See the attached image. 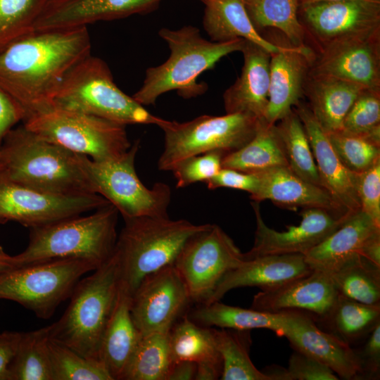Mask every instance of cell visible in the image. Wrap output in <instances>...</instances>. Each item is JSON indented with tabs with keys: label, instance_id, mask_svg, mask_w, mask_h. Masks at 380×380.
Returning <instances> with one entry per match:
<instances>
[{
	"label": "cell",
	"instance_id": "1",
	"mask_svg": "<svg viewBox=\"0 0 380 380\" xmlns=\"http://www.w3.org/2000/svg\"><path fill=\"white\" fill-rule=\"evenodd\" d=\"M90 50L87 27L34 30L0 51V89L23 109L25 120L50 108L65 75Z\"/></svg>",
	"mask_w": 380,
	"mask_h": 380
},
{
	"label": "cell",
	"instance_id": "2",
	"mask_svg": "<svg viewBox=\"0 0 380 380\" xmlns=\"http://www.w3.org/2000/svg\"><path fill=\"white\" fill-rule=\"evenodd\" d=\"M1 150L0 172L8 179L62 195L96 194L85 169L86 156L73 153L27 129H12Z\"/></svg>",
	"mask_w": 380,
	"mask_h": 380
},
{
	"label": "cell",
	"instance_id": "3",
	"mask_svg": "<svg viewBox=\"0 0 380 380\" xmlns=\"http://www.w3.org/2000/svg\"><path fill=\"white\" fill-rule=\"evenodd\" d=\"M158 34L167 44L170 55L161 65L146 70L141 87L132 96L144 106L154 105L160 95L172 90L186 99L204 94L208 85L198 83V76L214 68L224 56L241 51L245 42L243 39L208 41L192 25L178 30L162 28Z\"/></svg>",
	"mask_w": 380,
	"mask_h": 380
},
{
	"label": "cell",
	"instance_id": "4",
	"mask_svg": "<svg viewBox=\"0 0 380 380\" xmlns=\"http://www.w3.org/2000/svg\"><path fill=\"white\" fill-rule=\"evenodd\" d=\"M119 212L108 203L93 213L66 217L30 228L29 243L14 255L15 267L58 258H80L98 266L113 255Z\"/></svg>",
	"mask_w": 380,
	"mask_h": 380
},
{
	"label": "cell",
	"instance_id": "5",
	"mask_svg": "<svg viewBox=\"0 0 380 380\" xmlns=\"http://www.w3.org/2000/svg\"><path fill=\"white\" fill-rule=\"evenodd\" d=\"M120 281L119 262L113 253L77 282L65 311L50 325L51 338L87 357L99 360L101 341L115 307Z\"/></svg>",
	"mask_w": 380,
	"mask_h": 380
},
{
	"label": "cell",
	"instance_id": "6",
	"mask_svg": "<svg viewBox=\"0 0 380 380\" xmlns=\"http://www.w3.org/2000/svg\"><path fill=\"white\" fill-rule=\"evenodd\" d=\"M114 249L120 284L130 296L148 274L173 265L186 241L208 224H194L169 217L124 219Z\"/></svg>",
	"mask_w": 380,
	"mask_h": 380
},
{
	"label": "cell",
	"instance_id": "7",
	"mask_svg": "<svg viewBox=\"0 0 380 380\" xmlns=\"http://www.w3.org/2000/svg\"><path fill=\"white\" fill-rule=\"evenodd\" d=\"M50 108L90 114L124 125L160 127L166 122L120 89L106 62L91 54L68 72L51 99Z\"/></svg>",
	"mask_w": 380,
	"mask_h": 380
},
{
	"label": "cell",
	"instance_id": "8",
	"mask_svg": "<svg viewBox=\"0 0 380 380\" xmlns=\"http://www.w3.org/2000/svg\"><path fill=\"white\" fill-rule=\"evenodd\" d=\"M262 120L243 113L214 116L203 115L179 122L166 120L160 127L164 132V148L158 168L172 171L183 160L210 151L226 155L246 144L255 135Z\"/></svg>",
	"mask_w": 380,
	"mask_h": 380
},
{
	"label": "cell",
	"instance_id": "9",
	"mask_svg": "<svg viewBox=\"0 0 380 380\" xmlns=\"http://www.w3.org/2000/svg\"><path fill=\"white\" fill-rule=\"evenodd\" d=\"M80 258H58L15 267L0 274V299L15 301L49 319L70 298L81 277L98 268Z\"/></svg>",
	"mask_w": 380,
	"mask_h": 380
},
{
	"label": "cell",
	"instance_id": "10",
	"mask_svg": "<svg viewBox=\"0 0 380 380\" xmlns=\"http://www.w3.org/2000/svg\"><path fill=\"white\" fill-rule=\"evenodd\" d=\"M23 122L40 137L93 160L118 157L132 146L126 125L77 111L50 108Z\"/></svg>",
	"mask_w": 380,
	"mask_h": 380
},
{
	"label": "cell",
	"instance_id": "11",
	"mask_svg": "<svg viewBox=\"0 0 380 380\" xmlns=\"http://www.w3.org/2000/svg\"><path fill=\"white\" fill-rule=\"evenodd\" d=\"M139 146V140H136L125 153L106 160L85 156V169L94 191L115 206L123 219L169 217L170 186L157 182L148 188L137 176L135 158Z\"/></svg>",
	"mask_w": 380,
	"mask_h": 380
},
{
	"label": "cell",
	"instance_id": "12",
	"mask_svg": "<svg viewBox=\"0 0 380 380\" xmlns=\"http://www.w3.org/2000/svg\"><path fill=\"white\" fill-rule=\"evenodd\" d=\"M244 260L243 253L217 224H208L184 243L173 265L192 301L207 304L224 276Z\"/></svg>",
	"mask_w": 380,
	"mask_h": 380
},
{
	"label": "cell",
	"instance_id": "13",
	"mask_svg": "<svg viewBox=\"0 0 380 380\" xmlns=\"http://www.w3.org/2000/svg\"><path fill=\"white\" fill-rule=\"evenodd\" d=\"M108 203L99 194L71 196L43 191L13 182L0 172V224L12 220L30 229Z\"/></svg>",
	"mask_w": 380,
	"mask_h": 380
},
{
	"label": "cell",
	"instance_id": "14",
	"mask_svg": "<svg viewBox=\"0 0 380 380\" xmlns=\"http://www.w3.org/2000/svg\"><path fill=\"white\" fill-rule=\"evenodd\" d=\"M188 288L173 265L146 276L130 296V313L141 334L170 331L191 302Z\"/></svg>",
	"mask_w": 380,
	"mask_h": 380
},
{
	"label": "cell",
	"instance_id": "15",
	"mask_svg": "<svg viewBox=\"0 0 380 380\" xmlns=\"http://www.w3.org/2000/svg\"><path fill=\"white\" fill-rule=\"evenodd\" d=\"M256 219L253 247L243 253L244 259L268 255L305 254L338 229L352 214L338 215L317 208H305L298 226L288 225L286 230L276 231L263 221L259 203H251Z\"/></svg>",
	"mask_w": 380,
	"mask_h": 380
},
{
	"label": "cell",
	"instance_id": "16",
	"mask_svg": "<svg viewBox=\"0 0 380 380\" xmlns=\"http://www.w3.org/2000/svg\"><path fill=\"white\" fill-rule=\"evenodd\" d=\"M298 18L325 46L380 31V0H336L300 6Z\"/></svg>",
	"mask_w": 380,
	"mask_h": 380
},
{
	"label": "cell",
	"instance_id": "17",
	"mask_svg": "<svg viewBox=\"0 0 380 380\" xmlns=\"http://www.w3.org/2000/svg\"><path fill=\"white\" fill-rule=\"evenodd\" d=\"M379 33L341 39L324 46L310 74L334 77L380 91Z\"/></svg>",
	"mask_w": 380,
	"mask_h": 380
},
{
	"label": "cell",
	"instance_id": "18",
	"mask_svg": "<svg viewBox=\"0 0 380 380\" xmlns=\"http://www.w3.org/2000/svg\"><path fill=\"white\" fill-rule=\"evenodd\" d=\"M283 336L295 350L303 353L329 367L343 379H357L360 365L353 348L322 329L313 317L300 310H285Z\"/></svg>",
	"mask_w": 380,
	"mask_h": 380
},
{
	"label": "cell",
	"instance_id": "19",
	"mask_svg": "<svg viewBox=\"0 0 380 380\" xmlns=\"http://www.w3.org/2000/svg\"><path fill=\"white\" fill-rule=\"evenodd\" d=\"M338 297L330 275L313 270L276 287L261 290L254 296L251 308L271 312L300 310L319 322L330 312Z\"/></svg>",
	"mask_w": 380,
	"mask_h": 380
},
{
	"label": "cell",
	"instance_id": "20",
	"mask_svg": "<svg viewBox=\"0 0 380 380\" xmlns=\"http://www.w3.org/2000/svg\"><path fill=\"white\" fill-rule=\"evenodd\" d=\"M163 0H47L34 30H65L156 9Z\"/></svg>",
	"mask_w": 380,
	"mask_h": 380
},
{
	"label": "cell",
	"instance_id": "21",
	"mask_svg": "<svg viewBox=\"0 0 380 380\" xmlns=\"http://www.w3.org/2000/svg\"><path fill=\"white\" fill-rule=\"evenodd\" d=\"M308 137L322 186L348 213L360 210L357 174L348 170L335 153L327 135L309 106L300 101L293 110Z\"/></svg>",
	"mask_w": 380,
	"mask_h": 380
},
{
	"label": "cell",
	"instance_id": "22",
	"mask_svg": "<svg viewBox=\"0 0 380 380\" xmlns=\"http://www.w3.org/2000/svg\"><path fill=\"white\" fill-rule=\"evenodd\" d=\"M314 56L310 47L293 45L271 54L268 103L264 115L266 122L276 124L299 102Z\"/></svg>",
	"mask_w": 380,
	"mask_h": 380
},
{
	"label": "cell",
	"instance_id": "23",
	"mask_svg": "<svg viewBox=\"0 0 380 380\" xmlns=\"http://www.w3.org/2000/svg\"><path fill=\"white\" fill-rule=\"evenodd\" d=\"M256 174L258 186L250 194L253 201L270 200L291 210L317 208L338 215L350 214L325 189L303 179L289 166H277Z\"/></svg>",
	"mask_w": 380,
	"mask_h": 380
},
{
	"label": "cell",
	"instance_id": "24",
	"mask_svg": "<svg viewBox=\"0 0 380 380\" xmlns=\"http://www.w3.org/2000/svg\"><path fill=\"white\" fill-rule=\"evenodd\" d=\"M312 271L305 262L304 255L299 253L244 259L224 276L207 304L219 301L234 289L255 286L261 290L269 289Z\"/></svg>",
	"mask_w": 380,
	"mask_h": 380
},
{
	"label": "cell",
	"instance_id": "25",
	"mask_svg": "<svg viewBox=\"0 0 380 380\" xmlns=\"http://www.w3.org/2000/svg\"><path fill=\"white\" fill-rule=\"evenodd\" d=\"M379 232L380 226L360 209L304 254L305 260L312 270L330 275L343 266L362 258L365 245Z\"/></svg>",
	"mask_w": 380,
	"mask_h": 380
},
{
	"label": "cell",
	"instance_id": "26",
	"mask_svg": "<svg viewBox=\"0 0 380 380\" xmlns=\"http://www.w3.org/2000/svg\"><path fill=\"white\" fill-rule=\"evenodd\" d=\"M240 76L223 94L226 113H243L264 120L268 103L271 54L245 40Z\"/></svg>",
	"mask_w": 380,
	"mask_h": 380
},
{
	"label": "cell",
	"instance_id": "27",
	"mask_svg": "<svg viewBox=\"0 0 380 380\" xmlns=\"http://www.w3.org/2000/svg\"><path fill=\"white\" fill-rule=\"evenodd\" d=\"M129 304L130 295L120 284L118 298L99 350V359L113 380H122L141 336L131 317Z\"/></svg>",
	"mask_w": 380,
	"mask_h": 380
},
{
	"label": "cell",
	"instance_id": "28",
	"mask_svg": "<svg viewBox=\"0 0 380 380\" xmlns=\"http://www.w3.org/2000/svg\"><path fill=\"white\" fill-rule=\"evenodd\" d=\"M205 5L203 25L211 40L223 42L243 39L253 42L270 54L286 46L266 39L252 23L246 10L245 0H201Z\"/></svg>",
	"mask_w": 380,
	"mask_h": 380
},
{
	"label": "cell",
	"instance_id": "29",
	"mask_svg": "<svg viewBox=\"0 0 380 380\" xmlns=\"http://www.w3.org/2000/svg\"><path fill=\"white\" fill-rule=\"evenodd\" d=\"M310 75L307 94L312 114L327 133L341 130L347 113L365 89L334 77Z\"/></svg>",
	"mask_w": 380,
	"mask_h": 380
},
{
	"label": "cell",
	"instance_id": "30",
	"mask_svg": "<svg viewBox=\"0 0 380 380\" xmlns=\"http://www.w3.org/2000/svg\"><path fill=\"white\" fill-rule=\"evenodd\" d=\"M277 166H288L276 124L260 120L254 137L241 148L225 155L222 167L256 173Z\"/></svg>",
	"mask_w": 380,
	"mask_h": 380
},
{
	"label": "cell",
	"instance_id": "31",
	"mask_svg": "<svg viewBox=\"0 0 380 380\" xmlns=\"http://www.w3.org/2000/svg\"><path fill=\"white\" fill-rule=\"evenodd\" d=\"M192 320L204 327L236 330L267 329L283 336L286 322L284 310L276 312L234 307L215 301L202 304L192 313Z\"/></svg>",
	"mask_w": 380,
	"mask_h": 380
},
{
	"label": "cell",
	"instance_id": "32",
	"mask_svg": "<svg viewBox=\"0 0 380 380\" xmlns=\"http://www.w3.org/2000/svg\"><path fill=\"white\" fill-rule=\"evenodd\" d=\"M318 322L322 329L351 346L364 341L380 322V305H367L338 295L330 312Z\"/></svg>",
	"mask_w": 380,
	"mask_h": 380
},
{
	"label": "cell",
	"instance_id": "33",
	"mask_svg": "<svg viewBox=\"0 0 380 380\" xmlns=\"http://www.w3.org/2000/svg\"><path fill=\"white\" fill-rule=\"evenodd\" d=\"M173 363L189 361L196 364L215 362L222 365L212 328H206L184 315L169 333Z\"/></svg>",
	"mask_w": 380,
	"mask_h": 380
},
{
	"label": "cell",
	"instance_id": "34",
	"mask_svg": "<svg viewBox=\"0 0 380 380\" xmlns=\"http://www.w3.org/2000/svg\"><path fill=\"white\" fill-rule=\"evenodd\" d=\"M169 333L141 334L122 380H167L173 364Z\"/></svg>",
	"mask_w": 380,
	"mask_h": 380
},
{
	"label": "cell",
	"instance_id": "35",
	"mask_svg": "<svg viewBox=\"0 0 380 380\" xmlns=\"http://www.w3.org/2000/svg\"><path fill=\"white\" fill-rule=\"evenodd\" d=\"M217 349L221 356L222 380H270L259 371L249 356L251 339L249 330L213 329Z\"/></svg>",
	"mask_w": 380,
	"mask_h": 380
},
{
	"label": "cell",
	"instance_id": "36",
	"mask_svg": "<svg viewBox=\"0 0 380 380\" xmlns=\"http://www.w3.org/2000/svg\"><path fill=\"white\" fill-rule=\"evenodd\" d=\"M51 327L21 333L9 366V380H52L49 349Z\"/></svg>",
	"mask_w": 380,
	"mask_h": 380
},
{
	"label": "cell",
	"instance_id": "37",
	"mask_svg": "<svg viewBox=\"0 0 380 380\" xmlns=\"http://www.w3.org/2000/svg\"><path fill=\"white\" fill-rule=\"evenodd\" d=\"M245 6L258 31V28L274 27L281 31L292 45L306 46L305 29L298 18V0H245Z\"/></svg>",
	"mask_w": 380,
	"mask_h": 380
},
{
	"label": "cell",
	"instance_id": "38",
	"mask_svg": "<svg viewBox=\"0 0 380 380\" xmlns=\"http://www.w3.org/2000/svg\"><path fill=\"white\" fill-rule=\"evenodd\" d=\"M277 125L289 167L303 179L322 186L310 144L302 122L292 109Z\"/></svg>",
	"mask_w": 380,
	"mask_h": 380
},
{
	"label": "cell",
	"instance_id": "39",
	"mask_svg": "<svg viewBox=\"0 0 380 380\" xmlns=\"http://www.w3.org/2000/svg\"><path fill=\"white\" fill-rule=\"evenodd\" d=\"M330 277L338 295L367 305H380V267L361 258Z\"/></svg>",
	"mask_w": 380,
	"mask_h": 380
},
{
	"label": "cell",
	"instance_id": "40",
	"mask_svg": "<svg viewBox=\"0 0 380 380\" xmlns=\"http://www.w3.org/2000/svg\"><path fill=\"white\" fill-rule=\"evenodd\" d=\"M52 380H113L99 360L87 357L50 338Z\"/></svg>",
	"mask_w": 380,
	"mask_h": 380
},
{
	"label": "cell",
	"instance_id": "41",
	"mask_svg": "<svg viewBox=\"0 0 380 380\" xmlns=\"http://www.w3.org/2000/svg\"><path fill=\"white\" fill-rule=\"evenodd\" d=\"M47 0H0V51L34 31Z\"/></svg>",
	"mask_w": 380,
	"mask_h": 380
},
{
	"label": "cell",
	"instance_id": "42",
	"mask_svg": "<svg viewBox=\"0 0 380 380\" xmlns=\"http://www.w3.org/2000/svg\"><path fill=\"white\" fill-rule=\"evenodd\" d=\"M327 135L341 163L353 173H361L380 160V146L365 137L344 130Z\"/></svg>",
	"mask_w": 380,
	"mask_h": 380
},
{
	"label": "cell",
	"instance_id": "43",
	"mask_svg": "<svg viewBox=\"0 0 380 380\" xmlns=\"http://www.w3.org/2000/svg\"><path fill=\"white\" fill-rule=\"evenodd\" d=\"M341 130L380 146V91L364 89L347 113Z\"/></svg>",
	"mask_w": 380,
	"mask_h": 380
},
{
	"label": "cell",
	"instance_id": "44",
	"mask_svg": "<svg viewBox=\"0 0 380 380\" xmlns=\"http://www.w3.org/2000/svg\"><path fill=\"white\" fill-rule=\"evenodd\" d=\"M270 380H337L338 376L324 364L295 350L287 368L270 366L263 372Z\"/></svg>",
	"mask_w": 380,
	"mask_h": 380
},
{
	"label": "cell",
	"instance_id": "45",
	"mask_svg": "<svg viewBox=\"0 0 380 380\" xmlns=\"http://www.w3.org/2000/svg\"><path fill=\"white\" fill-rule=\"evenodd\" d=\"M225 155L221 151H210L181 161L172 170L177 188H184L199 182L205 183L211 179L222 168Z\"/></svg>",
	"mask_w": 380,
	"mask_h": 380
},
{
	"label": "cell",
	"instance_id": "46",
	"mask_svg": "<svg viewBox=\"0 0 380 380\" xmlns=\"http://www.w3.org/2000/svg\"><path fill=\"white\" fill-rule=\"evenodd\" d=\"M357 193L360 209L380 226V160L357 174Z\"/></svg>",
	"mask_w": 380,
	"mask_h": 380
},
{
	"label": "cell",
	"instance_id": "47",
	"mask_svg": "<svg viewBox=\"0 0 380 380\" xmlns=\"http://www.w3.org/2000/svg\"><path fill=\"white\" fill-rule=\"evenodd\" d=\"M361 348L354 349L360 365L357 379H379L380 376V322L367 337Z\"/></svg>",
	"mask_w": 380,
	"mask_h": 380
},
{
	"label": "cell",
	"instance_id": "48",
	"mask_svg": "<svg viewBox=\"0 0 380 380\" xmlns=\"http://www.w3.org/2000/svg\"><path fill=\"white\" fill-rule=\"evenodd\" d=\"M258 177L256 173H248L222 167L211 179L205 182L208 189L221 187L245 191L251 194L256 189Z\"/></svg>",
	"mask_w": 380,
	"mask_h": 380
},
{
	"label": "cell",
	"instance_id": "49",
	"mask_svg": "<svg viewBox=\"0 0 380 380\" xmlns=\"http://www.w3.org/2000/svg\"><path fill=\"white\" fill-rule=\"evenodd\" d=\"M23 109L9 96L0 89V148L7 134L19 121H24Z\"/></svg>",
	"mask_w": 380,
	"mask_h": 380
},
{
	"label": "cell",
	"instance_id": "50",
	"mask_svg": "<svg viewBox=\"0 0 380 380\" xmlns=\"http://www.w3.org/2000/svg\"><path fill=\"white\" fill-rule=\"evenodd\" d=\"M20 332L0 334V380H9V366L16 353Z\"/></svg>",
	"mask_w": 380,
	"mask_h": 380
},
{
	"label": "cell",
	"instance_id": "51",
	"mask_svg": "<svg viewBox=\"0 0 380 380\" xmlns=\"http://www.w3.org/2000/svg\"><path fill=\"white\" fill-rule=\"evenodd\" d=\"M196 364L189 361H180L172 364L167 380H191L195 379Z\"/></svg>",
	"mask_w": 380,
	"mask_h": 380
},
{
	"label": "cell",
	"instance_id": "52",
	"mask_svg": "<svg viewBox=\"0 0 380 380\" xmlns=\"http://www.w3.org/2000/svg\"><path fill=\"white\" fill-rule=\"evenodd\" d=\"M362 257L367 262L380 267V232L367 241L363 248Z\"/></svg>",
	"mask_w": 380,
	"mask_h": 380
},
{
	"label": "cell",
	"instance_id": "53",
	"mask_svg": "<svg viewBox=\"0 0 380 380\" xmlns=\"http://www.w3.org/2000/svg\"><path fill=\"white\" fill-rule=\"evenodd\" d=\"M222 365L215 362L196 364V380H215L220 379Z\"/></svg>",
	"mask_w": 380,
	"mask_h": 380
},
{
	"label": "cell",
	"instance_id": "54",
	"mask_svg": "<svg viewBox=\"0 0 380 380\" xmlns=\"http://www.w3.org/2000/svg\"><path fill=\"white\" fill-rule=\"evenodd\" d=\"M15 267L13 256L7 254L0 246V274Z\"/></svg>",
	"mask_w": 380,
	"mask_h": 380
},
{
	"label": "cell",
	"instance_id": "55",
	"mask_svg": "<svg viewBox=\"0 0 380 380\" xmlns=\"http://www.w3.org/2000/svg\"><path fill=\"white\" fill-rule=\"evenodd\" d=\"M336 1V0H298L299 6H304V5H308L312 4H316L319 2H324V1Z\"/></svg>",
	"mask_w": 380,
	"mask_h": 380
},
{
	"label": "cell",
	"instance_id": "56",
	"mask_svg": "<svg viewBox=\"0 0 380 380\" xmlns=\"http://www.w3.org/2000/svg\"><path fill=\"white\" fill-rule=\"evenodd\" d=\"M3 164H4V158H3L2 152L0 148V169L1 168Z\"/></svg>",
	"mask_w": 380,
	"mask_h": 380
}]
</instances>
